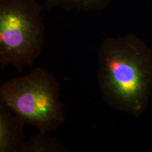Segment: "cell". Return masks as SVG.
<instances>
[{"label": "cell", "instance_id": "6da1fadb", "mask_svg": "<svg viewBox=\"0 0 152 152\" xmlns=\"http://www.w3.org/2000/svg\"><path fill=\"white\" fill-rule=\"evenodd\" d=\"M97 82L111 109L141 116L152 90L151 49L133 34L105 38L98 49Z\"/></svg>", "mask_w": 152, "mask_h": 152}, {"label": "cell", "instance_id": "7a4b0ae2", "mask_svg": "<svg viewBox=\"0 0 152 152\" xmlns=\"http://www.w3.org/2000/svg\"><path fill=\"white\" fill-rule=\"evenodd\" d=\"M60 85L47 69L37 68L0 86V102L40 132H52L65 122Z\"/></svg>", "mask_w": 152, "mask_h": 152}, {"label": "cell", "instance_id": "3957f363", "mask_svg": "<svg viewBox=\"0 0 152 152\" xmlns=\"http://www.w3.org/2000/svg\"><path fill=\"white\" fill-rule=\"evenodd\" d=\"M43 5L36 0H0V67L21 73L45 45Z\"/></svg>", "mask_w": 152, "mask_h": 152}, {"label": "cell", "instance_id": "277c9868", "mask_svg": "<svg viewBox=\"0 0 152 152\" xmlns=\"http://www.w3.org/2000/svg\"><path fill=\"white\" fill-rule=\"evenodd\" d=\"M26 123L0 102V152H23V127Z\"/></svg>", "mask_w": 152, "mask_h": 152}, {"label": "cell", "instance_id": "5b68a950", "mask_svg": "<svg viewBox=\"0 0 152 152\" xmlns=\"http://www.w3.org/2000/svg\"><path fill=\"white\" fill-rule=\"evenodd\" d=\"M70 150L56 137L40 132L26 142L23 152H69Z\"/></svg>", "mask_w": 152, "mask_h": 152}, {"label": "cell", "instance_id": "8992f818", "mask_svg": "<svg viewBox=\"0 0 152 152\" xmlns=\"http://www.w3.org/2000/svg\"><path fill=\"white\" fill-rule=\"evenodd\" d=\"M112 0H46L43 7L45 11L54 8L66 10L83 11H101L105 9Z\"/></svg>", "mask_w": 152, "mask_h": 152}]
</instances>
